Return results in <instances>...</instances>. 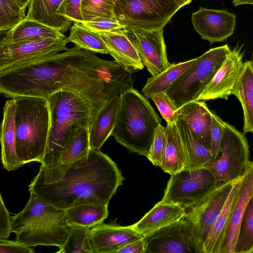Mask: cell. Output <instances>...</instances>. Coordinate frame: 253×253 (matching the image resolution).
I'll return each instance as SVG.
<instances>
[{
	"label": "cell",
	"mask_w": 253,
	"mask_h": 253,
	"mask_svg": "<svg viewBox=\"0 0 253 253\" xmlns=\"http://www.w3.org/2000/svg\"><path fill=\"white\" fill-rule=\"evenodd\" d=\"M149 98L155 103L167 123H176L178 119V109L166 92L155 94Z\"/></svg>",
	"instance_id": "ab89813d"
},
{
	"label": "cell",
	"mask_w": 253,
	"mask_h": 253,
	"mask_svg": "<svg viewBox=\"0 0 253 253\" xmlns=\"http://www.w3.org/2000/svg\"><path fill=\"white\" fill-rule=\"evenodd\" d=\"M185 213V209L180 206L161 200L131 226L144 236L179 220Z\"/></svg>",
	"instance_id": "7402d4cb"
},
{
	"label": "cell",
	"mask_w": 253,
	"mask_h": 253,
	"mask_svg": "<svg viewBox=\"0 0 253 253\" xmlns=\"http://www.w3.org/2000/svg\"><path fill=\"white\" fill-rule=\"evenodd\" d=\"M67 38L0 44V72L54 56L67 47Z\"/></svg>",
	"instance_id": "8fae6325"
},
{
	"label": "cell",
	"mask_w": 253,
	"mask_h": 253,
	"mask_svg": "<svg viewBox=\"0 0 253 253\" xmlns=\"http://www.w3.org/2000/svg\"><path fill=\"white\" fill-rule=\"evenodd\" d=\"M161 119L146 97L128 89L120 95L116 123L112 135L130 151L149 156Z\"/></svg>",
	"instance_id": "277c9868"
},
{
	"label": "cell",
	"mask_w": 253,
	"mask_h": 253,
	"mask_svg": "<svg viewBox=\"0 0 253 253\" xmlns=\"http://www.w3.org/2000/svg\"><path fill=\"white\" fill-rule=\"evenodd\" d=\"M117 0H82L81 11L84 21L97 17L116 19L114 8Z\"/></svg>",
	"instance_id": "74e56055"
},
{
	"label": "cell",
	"mask_w": 253,
	"mask_h": 253,
	"mask_svg": "<svg viewBox=\"0 0 253 253\" xmlns=\"http://www.w3.org/2000/svg\"><path fill=\"white\" fill-rule=\"evenodd\" d=\"M167 143V127L160 124L157 127L148 159L155 166L162 163Z\"/></svg>",
	"instance_id": "f35d334b"
},
{
	"label": "cell",
	"mask_w": 253,
	"mask_h": 253,
	"mask_svg": "<svg viewBox=\"0 0 253 253\" xmlns=\"http://www.w3.org/2000/svg\"><path fill=\"white\" fill-rule=\"evenodd\" d=\"M89 237L94 253H116L126 245L144 236L136 232L131 225L122 226L103 221L89 229Z\"/></svg>",
	"instance_id": "ac0fdd59"
},
{
	"label": "cell",
	"mask_w": 253,
	"mask_h": 253,
	"mask_svg": "<svg viewBox=\"0 0 253 253\" xmlns=\"http://www.w3.org/2000/svg\"><path fill=\"white\" fill-rule=\"evenodd\" d=\"M180 8L173 0H117L116 19L129 30L163 29Z\"/></svg>",
	"instance_id": "52a82bcc"
},
{
	"label": "cell",
	"mask_w": 253,
	"mask_h": 253,
	"mask_svg": "<svg viewBox=\"0 0 253 253\" xmlns=\"http://www.w3.org/2000/svg\"><path fill=\"white\" fill-rule=\"evenodd\" d=\"M63 0H31L26 19L33 20L66 33L73 22L58 14Z\"/></svg>",
	"instance_id": "4316f807"
},
{
	"label": "cell",
	"mask_w": 253,
	"mask_h": 253,
	"mask_svg": "<svg viewBox=\"0 0 253 253\" xmlns=\"http://www.w3.org/2000/svg\"><path fill=\"white\" fill-rule=\"evenodd\" d=\"M211 116L212 125L210 151L215 160L218 158L220 152V143L223 133L224 121L212 112Z\"/></svg>",
	"instance_id": "7bdbcfd3"
},
{
	"label": "cell",
	"mask_w": 253,
	"mask_h": 253,
	"mask_svg": "<svg viewBox=\"0 0 253 253\" xmlns=\"http://www.w3.org/2000/svg\"><path fill=\"white\" fill-rule=\"evenodd\" d=\"M14 99L17 154L25 164L35 161L42 163L50 126L48 101L35 96Z\"/></svg>",
	"instance_id": "5b68a950"
},
{
	"label": "cell",
	"mask_w": 253,
	"mask_h": 253,
	"mask_svg": "<svg viewBox=\"0 0 253 253\" xmlns=\"http://www.w3.org/2000/svg\"><path fill=\"white\" fill-rule=\"evenodd\" d=\"M132 74L115 61L103 60L77 46L54 56L0 72V92L14 99H47L53 93H76L98 113L114 97L133 87Z\"/></svg>",
	"instance_id": "6da1fadb"
},
{
	"label": "cell",
	"mask_w": 253,
	"mask_h": 253,
	"mask_svg": "<svg viewBox=\"0 0 253 253\" xmlns=\"http://www.w3.org/2000/svg\"><path fill=\"white\" fill-rule=\"evenodd\" d=\"M46 99L50 126L41 165L50 167L59 164L65 147L78 128L85 126L89 130L97 113L82 97L69 91L56 92Z\"/></svg>",
	"instance_id": "3957f363"
},
{
	"label": "cell",
	"mask_w": 253,
	"mask_h": 253,
	"mask_svg": "<svg viewBox=\"0 0 253 253\" xmlns=\"http://www.w3.org/2000/svg\"><path fill=\"white\" fill-rule=\"evenodd\" d=\"M124 178L117 164L99 150L64 168L41 166L29 186L57 209L91 203L108 205Z\"/></svg>",
	"instance_id": "7a4b0ae2"
},
{
	"label": "cell",
	"mask_w": 253,
	"mask_h": 253,
	"mask_svg": "<svg viewBox=\"0 0 253 253\" xmlns=\"http://www.w3.org/2000/svg\"><path fill=\"white\" fill-rule=\"evenodd\" d=\"M98 33L108 53L124 69L133 74L144 68V65L126 29Z\"/></svg>",
	"instance_id": "d6986e66"
},
{
	"label": "cell",
	"mask_w": 253,
	"mask_h": 253,
	"mask_svg": "<svg viewBox=\"0 0 253 253\" xmlns=\"http://www.w3.org/2000/svg\"><path fill=\"white\" fill-rule=\"evenodd\" d=\"M18 2L21 6L23 7L26 8V7L30 3L31 0H14Z\"/></svg>",
	"instance_id": "681fc988"
},
{
	"label": "cell",
	"mask_w": 253,
	"mask_h": 253,
	"mask_svg": "<svg viewBox=\"0 0 253 253\" xmlns=\"http://www.w3.org/2000/svg\"><path fill=\"white\" fill-rule=\"evenodd\" d=\"M231 94L240 102L244 114V132L253 133V61L244 62Z\"/></svg>",
	"instance_id": "484cf974"
},
{
	"label": "cell",
	"mask_w": 253,
	"mask_h": 253,
	"mask_svg": "<svg viewBox=\"0 0 253 253\" xmlns=\"http://www.w3.org/2000/svg\"><path fill=\"white\" fill-rule=\"evenodd\" d=\"M176 124L186 152V169L209 166L214 160L210 149L198 140L182 120L178 119Z\"/></svg>",
	"instance_id": "f1b7e54d"
},
{
	"label": "cell",
	"mask_w": 253,
	"mask_h": 253,
	"mask_svg": "<svg viewBox=\"0 0 253 253\" xmlns=\"http://www.w3.org/2000/svg\"><path fill=\"white\" fill-rule=\"evenodd\" d=\"M120 103V95L112 99L96 115L89 130L90 148L99 150L112 134Z\"/></svg>",
	"instance_id": "cb8c5ba5"
},
{
	"label": "cell",
	"mask_w": 253,
	"mask_h": 253,
	"mask_svg": "<svg viewBox=\"0 0 253 253\" xmlns=\"http://www.w3.org/2000/svg\"><path fill=\"white\" fill-rule=\"evenodd\" d=\"M238 179L217 185L198 203L185 210L203 244L204 253L205 243Z\"/></svg>",
	"instance_id": "7c38bea8"
},
{
	"label": "cell",
	"mask_w": 253,
	"mask_h": 253,
	"mask_svg": "<svg viewBox=\"0 0 253 253\" xmlns=\"http://www.w3.org/2000/svg\"><path fill=\"white\" fill-rule=\"evenodd\" d=\"M238 178L204 245V253H220L233 202L241 181Z\"/></svg>",
	"instance_id": "1f68e13d"
},
{
	"label": "cell",
	"mask_w": 253,
	"mask_h": 253,
	"mask_svg": "<svg viewBox=\"0 0 253 253\" xmlns=\"http://www.w3.org/2000/svg\"><path fill=\"white\" fill-rule=\"evenodd\" d=\"M67 41L68 43H73L80 49L93 53L109 54L98 33L90 30L77 23L74 22L71 26Z\"/></svg>",
	"instance_id": "836d02e7"
},
{
	"label": "cell",
	"mask_w": 253,
	"mask_h": 253,
	"mask_svg": "<svg viewBox=\"0 0 253 253\" xmlns=\"http://www.w3.org/2000/svg\"><path fill=\"white\" fill-rule=\"evenodd\" d=\"M25 9L14 0H0V32L11 30L23 21Z\"/></svg>",
	"instance_id": "8d00e7d4"
},
{
	"label": "cell",
	"mask_w": 253,
	"mask_h": 253,
	"mask_svg": "<svg viewBox=\"0 0 253 253\" xmlns=\"http://www.w3.org/2000/svg\"><path fill=\"white\" fill-rule=\"evenodd\" d=\"M236 15L226 10L200 7L191 15L194 29L202 39L211 44L222 42L232 35L236 27Z\"/></svg>",
	"instance_id": "5bb4252c"
},
{
	"label": "cell",
	"mask_w": 253,
	"mask_h": 253,
	"mask_svg": "<svg viewBox=\"0 0 253 253\" xmlns=\"http://www.w3.org/2000/svg\"><path fill=\"white\" fill-rule=\"evenodd\" d=\"M230 50L227 44L209 49L172 84L166 93L178 110L198 100Z\"/></svg>",
	"instance_id": "8992f818"
},
{
	"label": "cell",
	"mask_w": 253,
	"mask_h": 253,
	"mask_svg": "<svg viewBox=\"0 0 253 253\" xmlns=\"http://www.w3.org/2000/svg\"><path fill=\"white\" fill-rule=\"evenodd\" d=\"M235 253H253V196L241 219Z\"/></svg>",
	"instance_id": "d590c367"
},
{
	"label": "cell",
	"mask_w": 253,
	"mask_h": 253,
	"mask_svg": "<svg viewBox=\"0 0 253 253\" xmlns=\"http://www.w3.org/2000/svg\"><path fill=\"white\" fill-rule=\"evenodd\" d=\"M252 61H253V56H252Z\"/></svg>",
	"instance_id": "f907efd6"
},
{
	"label": "cell",
	"mask_w": 253,
	"mask_h": 253,
	"mask_svg": "<svg viewBox=\"0 0 253 253\" xmlns=\"http://www.w3.org/2000/svg\"><path fill=\"white\" fill-rule=\"evenodd\" d=\"M173 1L181 8L183 6L189 4L192 0H173Z\"/></svg>",
	"instance_id": "c3c4849f"
},
{
	"label": "cell",
	"mask_w": 253,
	"mask_h": 253,
	"mask_svg": "<svg viewBox=\"0 0 253 253\" xmlns=\"http://www.w3.org/2000/svg\"><path fill=\"white\" fill-rule=\"evenodd\" d=\"M89 229L86 227L69 226L66 241L57 253H94L90 242Z\"/></svg>",
	"instance_id": "e575fe53"
},
{
	"label": "cell",
	"mask_w": 253,
	"mask_h": 253,
	"mask_svg": "<svg viewBox=\"0 0 253 253\" xmlns=\"http://www.w3.org/2000/svg\"><path fill=\"white\" fill-rule=\"evenodd\" d=\"M12 217L10 216L0 195V239H7L11 232Z\"/></svg>",
	"instance_id": "ee69618b"
},
{
	"label": "cell",
	"mask_w": 253,
	"mask_h": 253,
	"mask_svg": "<svg viewBox=\"0 0 253 253\" xmlns=\"http://www.w3.org/2000/svg\"><path fill=\"white\" fill-rule=\"evenodd\" d=\"M253 196V161H251L242 176L236 192L220 253H235L241 219L247 204Z\"/></svg>",
	"instance_id": "e0dca14e"
},
{
	"label": "cell",
	"mask_w": 253,
	"mask_h": 253,
	"mask_svg": "<svg viewBox=\"0 0 253 253\" xmlns=\"http://www.w3.org/2000/svg\"><path fill=\"white\" fill-rule=\"evenodd\" d=\"M232 3L234 6L246 4L253 5V0H233Z\"/></svg>",
	"instance_id": "7dc6e473"
},
{
	"label": "cell",
	"mask_w": 253,
	"mask_h": 253,
	"mask_svg": "<svg viewBox=\"0 0 253 253\" xmlns=\"http://www.w3.org/2000/svg\"><path fill=\"white\" fill-rule=\"evenodd\" d=\"M82 0H63L57 13L74 23H81L84 21L81 6Z\"/></svg>",
	"instance_id": "b9f144b4"
},
{
	"label": "cell",
	"mask_w": 253,
	"mask_h": 253,
	"mask_svg": "<svg viewBox=\"0 0 253 253\" xmlns=\"http://www.w3.org/2000/svg\"><path fill=\"white\" fill-rule=\"evenodd\" d=\"M67 37L60 31L38 21L25 19L13 29L7 31L0 44L34 42Z\"/></svg>",
	"instance_id": "d4e9b609"
},
{
	"label": "cell",
	"mask_w": 253,
	"mask_h": 253,
	"mask_svg": "<svg viewBox=\"0 0 253 253\" xmlns=\"http://www.w3.org/2000/svg\"><path fill=\"white\" fill-rule=\"evenodd\" d=\"M220 155L208 166L217 184L233 181L241 177L249 163V146L245 135L224 122Z\"/></svg>",
	"instance_id": "ba28073f"
},
{
	"label": "cell",
	"mask_w": 253,
	"mask_h": 253,
	"mask_svg": "<svg viewBox=\"0 0 253 253\" xmlns=\"http://www.w3.org/2000/svg\"><path fill=\"white\" fill-rule=\"evenodd\" d=\"M242 48L237 45L230 50L198 100L228 99L243 66L244 52H242Z\"/></svg>",
	"instance_id": "9a60e30c"
},
{
	"label": "cell",
	"mask_w": 253,
	"mask_h": 253,
	"mask_svg": "<svg viewBox=\"0 0 253 253\" xmlns=\"http://www.w3.org/2000/svg\"><path fill=\"white\" fill-rule=\"evenodd\" d=\"M90 149L89 128L81 126L68 142L56 166L64 168L79 161L87 155Z\"/></svg>",
	"instance_id": "d6a6232c"
},
{
	"label": "cell",
	"mask_w": 253,
	"mask_h": 253,
	"mask_svg": "<svg viewBox=\"0 0 253 253\" xmlns=\"http://www.w3.org/2000/svg\"><path fill=\"white\" fill-rule=\"evenodd\" d=\"M196 58L182 62L170 64L161 73L148 78L142 89L144 96L150 98L160 92H166L172 84L193 64Z\"/></svg>",
	"instance_id": "4dcf8cb0"
},
{
	"label": "cell",
	"mask_w": 253,
	"mask_h": 253,
	"mask_svg": "<svg viewBox=\"0 0 253 253\" xmlns=\"http://www.w3.org/2000/svg\"><path fill=\"white\" fill-rule=\"evenodd\" d=\"M170 175L162 200L185 210L196 205L218 185L207 167L185 169Z\"/></svg>",
	"instance_id": "9c48e42d"
},
{
	"label": "cell",
	"mask_w": 253,
	"mask_h": 253,
	"mask_svg": "<svg viewBox=\"0 0 253 253\" xmlns=\"http://www.w3.org/2000/svg\"><path fill=\"white\" fill-rule=\"evenodd\" d=\"M15 107V99L6 101L1 124V160L3 168L7 171L15 170L25 165L16 152Z\"/></svg>",
	"instance_id": "ffe728a7"
},
{
	"label": "cell",
	"mask_w": 253,
	"mask_h": 253,
	"mask_svg": "<svg viewBox=\"0 0 253 253\" xmlns=\"http://www.w3.org/2000/svg\"><path fill=\"white\" fill-rule=\"evenodd\" d=\"M68 230L64 214L25 227L15 234L16 240L29 247L42 245L60 248L66 241Z\"/></svg>",
	"instance_id": "2e32d148"
},
{
	"label": "cell",
	"mask_w": 253,
	"mask_h": 253,
	"mask_svg": "<svg viewBox=\"0 0 253 253\" xmlns=\"http://www.w3.org/2000/svg\"><path fill=\"white\" fill-rule=\"evenodd\" d=\"M126 30L143 65L152 76L161 73L169 67L170 63L167 57L163 29Z\"/></svg>",
	"instance_id": "4fadbf2b"
},
{
	"label": "cell",
	"mask_w": 253,
	"mask_h": 253,
	"mask_svg": "<svg viewBox=\"0 0 253 253\" xmlns=\"http://www.w3.org/2000/svg\"><path fill=\"white\" fill-rule=\"evenodd\" d=\"M212 112L202 100L189 102L178 110V119L182 120L198 140L210 150Z\"/></svg>",
	"instance_id": "44dd1931"
},
{
	"label": "cell",
	"mask_w": 253,
	"mask_h": 253,
	"mask_svg": "<svg viewBox=\"0 0 253 253\" xmlns=\"http://www.w3.org/2000/svg\"><path fill=\"white\" fill-rule=\"evenodd\" d=\"M78 24L97 33L110 32L124 28L116 19L105 17H97L91 20L84 21Z\"/></svg>",
	"instance_id": "60d3db41"
},
{
	"label": "cell",
	"mask_w": 253,
	"mask_h": 253,
	"mask_svg": "<svg viewBox=\"0 0 253 253\" xmlns=\"http://www.w3.org/2000/svg\"><path fill=\"white\" fill-rule=\"evenodd\" d=\"M145 253H204L194 223L185 213L179 220L144 236Z\"/></svg>",
	"instance_id": "30bf717a"
},
{
	"label": "cell",
	"mask_w": 253,
	"mask_h": 253,
	"mask_svg": "<svg viewBox=\"0 0 253 253\" xmlns=\"http://www.w3.org/2000/svg\"><path fill=\"white\" fill-rule=\"evenodd\" d=\"M116 253H145L144 237L126 245Z\"/></svg>",
	"instance_id": "bcb514c9"
},
{
	"label": "cell",
	"mask_w": 253,
	"mask_h": 253,
	"mask_svg": "<svg viewBox=\"0 0 253 253\" xmlns=\"http://www.w3.org/2000/svg\"><path fill=\"white\" fill-rule=\"evenodd\" d=\"M166 127L167 146L159 167L171 175L187 168V157L176 123H167Z\"/></svg>",
	"instance_id": "83f0119b"
},
{
	"label": "cell",
	"mask_w": 253,
	"mask_h": 253,
	"mask_svg": "<svg viewBox=\"0 0 253 253\" xmlns=\"http://www.w3.org/2000/svg\"><path fill=\"white\" fill-rule=\"evenodd\" d=\"M30 247L7 239H0V253H34Z\"/></svg>",
	"instance_id": "f6af8a7d"
},
{
	"label": "cell",
	"mask_w": 253,
	"mask_h": 253,
	"mask_svg": "<svg viewBox=\"0 0 253 253\" xmlns=\"http://www.w3.org/2000/svg\"><path fill=\"white\" fill-rule=\"evenodd\" d=\"M30 193V199L24 209L12 217V233L16 234L32 224L65 214V210L57 209L35 193Z\"/></svg>",
	"instance_id": "603a6c76"
},
{
	"label": "cell",
	"mask_w": 253,
	"mask_h": 253,
	"mask_svg": "<svg viewBox=\"0 0 253 253\" xmlns=\"http://www.w3.org/2000/svg\"><path fill=\"white\" fill-rule=\"evenodd\" d=\"M108 215V205L87 204L72 207L65 210V217L68 226L90 228L103 222Z\"/></svg>",
	"instance_id": "f546056e"
}]
</instances>
